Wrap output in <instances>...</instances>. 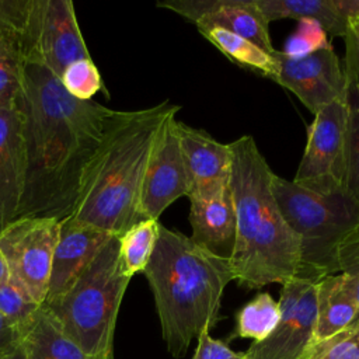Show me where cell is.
I'll return each mask as SVG.
<instances>
[{
  "label": "cell",
  "instance_id": "1f68e13d",
  "mask_svg": "<svg viewBox=\"0 0 359 359\" xmlns=\"http://www.w3.org/2000/svg\"><path fill=\"white\" fill-rule=\"evenodd\" d=\"M345 41V60L344 72L351 90L359 84V15L348 18Z\"/></svg>",
  "mask_w": 359,
  "mask_h": 359
},
{
  "label": "cell",
  "instance_id": "52a82bcc",
  "mask_svg": "<svg viewBox=\"0 0 359 359\" xmlns=\"http://www.w3.org/2000/svg\"><path fill=\"white\" fill-rule=\"evenodd\" d=\"M352 104L335 101L321 108L307 128L303 157L292 180L320 195L345 192Z\"/></svg>",
  "mask_w": 359,
  "mask_h": 359
},
{
  "label": "cell",
  "instance_id": "f1b7e54d",
  "mask_svg": "<svg viewBox=\"0 0 359 359\" xmlns=\"http://www.w3.org/2000/svg\"><path fill=\"white\" fill-rule=\"evenodd\" d=\"M339 273L348 276L352 282L359 302V223L346 234L338 247ZM351 327H359V311Z\"/></svg>",
  "mask_w": 359,
  "mask_h": 359
},
{
  "label": "cell",
  "instance_id": "5b68a950",
  "mask_svg": "<svg viewBox=\"0 0 359 359\" xmlns=\"http://www.w3.org/2000/svg\"><path fill=\"white\" fill-rule=\"evenodd\" d=\"M129 280L119 237L112 234L72 286L45 306L90 359H114L115 325Z\"/></svg>",
  "mask_w": 359,
  "mask_h": 359
},
{
  "label": "cell",
  "instance_id": "44dd1931",
  "mask_svg": "<svg viewBox=\"0 0 359 359\" xmlns=\"http://www.w3.org/2000/svg\"><path fill=\"white\" fill-rule=\"evenodd\" d=\"M198 31L231 60L257 70L271 80L273 79L276 73V62L273 55L264 52L252 42L222 28H202Z\"/></svg>",
  "mask_w": 359,
  "mask_h": 359
},
{
  "label": "cell",
  "instance_id": "ac0fdd59",
  "mask_svg": "<svg viewBox=\"0 0 359 359\" xmlns=\"http://www.w3.org/2000/svg\"><path fill=\"white\" fill-rule=\"evenodd\" d=\"M316 339L349 328L356 320L359 302L348 276L334 273L316 282Z\"/></svg>",
  "mask_w": 359,
  "mask_h": 359
},
{
  "label": "cell",
  "instance_id": "9c48e42d",
  "mask_svg": "<svg viewBox=\"0 0 359 359\" xmlns=\"http://www.w3.org/2000/svg\"><path fill=\"white\" fill-rule=\"evenodd\" d=\"M59 222L43 217H20L0 233V250L10 276L43 304L48 296L52 258Z\"/></svg>",
  "mask_w": 359,
  "mask_h": 359
},
{
  "label": "cell",
  "instance_id": "277c9868",
  "mask_svg": "<svg viewBox=\"0 0 359 359\" xmlns=\"http://www.w3.org/2000/svg\"><path fill=\"white\" fill-rule=\"evenodd\" d=\"M143 273L154 297L167 351L181 358L195 338L217 323L223 292L234 280L230 264L191 237L161 224Z\"/></svg>",
  "mask_w": 359,
  "mask_h": 359
},
{
  "label": "cell",
  "instance_id": "cb8c5ba5",
  "mask_svg": "<svg viewBox=\"0 0 359 359\" xmlns=\"http://www.w3.org/2000/svg\"><path fill=\"white\" fill-rule=\"evenodd\" d=\"M22 70L20 38L0 31V108L17 105L22 88Z\"/></svg>",
  "mask_w": 359,
  "mask_h": 359
},
{
  "label": "cell",
  "instance_id": "4fadbf2b",
  "mask_svg": "<svg viewBox=\"0 0 359 359\" xmlns=\"http://www.w3.org/2000/svg\"><path fill=\"white\" fill-rule=\"evenodd\" d=\"M191 238L206 251L230 259L236 241V212L229 181L201 185L188 194Z\"/></svg>",
  "mask_w": 359,
  "mask_h": 359
},
{
  "label": "cell",
  "instance_id": "4dcf8cb0",
  "mask_svg": "<svg viewBox=\"0 0 359 359\" xmlns=\"http://www.w3.org/2000/svg\"><path fill=\"white\" fill-rule=\"evenodd\" d=\"M32 0H0V31L21 39L24 35Z\"/></svg>",
  "mask_w": 359,
  "mask_h": 359
},
{
  "label": "cell",
  "instance_id": "7402d4cb",
  "mask_svg": "<svg viewBox=\"0 0 359 359\" xmlns=\"http://www.w3.org/2000/svg\"><path fill=\"white\" fill-rule=\"evenodd\" d=\"M279 318V303L269 293L261 292L237 311L231 338H248L261 342L271 335Z\"/></svg>",
  "mask_w": 359,
  "mask_h": 359
},
{
  "label": "cell",
  "instance_id": "8fae6325",
  "mask_svg": "<svg viewBox=\"0 0 359 359\" xmlns=\"http://www.w3.org/2000/svg\"><path fill=\"white\" fill-rule=\"evenodd\" d=\"M280 318L275 330L245 351L248 359H302L316 339V283L290 279L282 285L278 300Z\"/></svg>",
  "mask_w": 359,
  "mask_h": 359
},
{
  "label": "cell",
  "instance_id": "e0dca14e",
  "mask_svg": "<svg viewBox=\"0 0 359 359\" xmlns=\"http://www.w3.org/2000/svg\"><path fill=\"white\" fill-rule=\"evenodd\" d=\"M268 22L282 18L314 20L327 35L342 36L348 18L359 15V0H255Z\"/></svg>",
  "mask_w": 359,
  "mask_h": 359
},
{
  "label": "cell",
  "instance_id": "2e32d148",
  "mask_svg": "<svg viewBox=\"0 0 359 359\" xmlns=\"http://www.w3.org/2000/svg\"><path fill=\"white\" fill-rule=\"evenodd\" d=\"M180 146L189 178V192L201 185L229 181L231 151L230 146L217 142L205 130L177 121Z\"/></svg>",
  "mask_w": 359,
  "mask_h": 359
},
{
  "label": "cell",
  "instance_id": "484cf974",
  "mask_svg": "<svg viewBox=\"0 0 359 359\" xmlns=\"http://www.w3.org/2000/svg\"><path fill=\"white\" fill-rule=\"evenodd\" d=\"M63 88L74 98L90 101L98 91L107 94L98 67L91 57L70 63L59 77Z\"/></svg>",
  "mask_w": 359,
  "mask_h": 359
},
{
  "label": "cell",
  "instance_id": "d590c367",
  "mask_svg": "<svg viewBox=\"0 0 359 359\" xmlns=\"http://www.w3.org/2000/svg\"><path fill=\"white\" fill-rule=\"evenodd\" d=\"M7 359H22V353H21V349L18 348L13 355H10Z\"/></svg>",
  "mask_w": 359,
  "mask_h": 359
},
{
  "label": "cell",
  "instance_id": "836d02e7",
  "mask_svg": "<svg viewBox=\"0 0 359 359\" xmlns=\"http://www.w3.org/2000/svg\"><path fill=\"white\" fill-rule=\"evenodd\" d=\"M21 332L0 314V358H8L20 348Z\"/></svg>",
  "mask_w": 359,
  "mask_h": 359
},
{
  "label": "cell",
  "instance_id": "f546056e",
  "mask_svg": "<svg viewBox=\"0 0 359 359\" xmlns=\"http://www.w3.org/2000/svg\"><path fill=\"white\" fill-rule=\"evenodd\" d=\"M345 192L359 203V112L353 107L349 118Z\"/></svg>",
  "mask_w": 359,
  "mask_h": 359
},
{
  "label": "cell",
  "instance_id": "6da1fadb",
  "mask_svg": "<svg viewBox=\"0 0 359 359\" xmlns=\"http://www.w3.org/2000/svg\"><path fill=\"white\" fill-rule=\"evenodd\" d=\"M25 181L20 217L57 222L73 215L83 175L114 109L72 97L43 65L24 59Z\"/></svg>",
  "mask_w": 359,
  "mask_h": 359
},
{
  "label": "cell",
  "instance_id": "d6a6232c",
  "mask_svg": "<svg viewBox=\"0 0 359 359\" xmlns=\"http://www.w3.org/2000/svg\"><path fill=\"white\" fill-rule=\"evenodd\" d=\"M196 342L192 359H248L245 352L233 351L224 341L213 338L209 331L202 332Z\"/></svg>",
  "mask_w": 359,
  "mask_h": 359
},
{
  "label": "cell",
  "instance_id": "603a6c76",
  "mask_svg": "<svg viewBox=\"0 0 359 359\" xmlns=\"http://www.w3.org/2000/svg\"><path fill=\"white\" fill-rule=\"evenodd\" d=\"M158 220L144 219L128 229L119 237V258L123 271L132 278L144 271L154 251L158 231Z\"/></svg>",
  "mask_w": 359,
  "mask_h": 359
},
{
  "label": "cell",
  "instance_id": "5bb4252c",
  "mask_svg": "<svg viewBox=\"0 0 359 359\" xmlns=\"http://www.w3.org/2000/svg\"><path fill=\"white\" fill-rule=\"evenodd\" d=\"M112 234L69 216L59 222L48 296L43 304L62 296L93 262Z\"/></svg>",
  "mask_w": 359,
  "mask_h": 359
},
{
  "label": "cell",
  "instance_id": "3957f363",
  "mask_svg": "<svg viewBox=\"0 0 359 359\" xmlns=\"http://www.w3.org/2000/svg\"><path fill=\"white\" fill-rule=\"evenodd\" d=\"M229 146L236 212V241L229 259L233 278L245 289L283 285L297 276L300 244L275 198V172L252 136L244 135Z\"/></svg>",
  "mask_w": 359,
  "mask_h": 359
},
{
  "label": "cell",
  "instance_id": "7a4b0ae2",
  "mask_svg": "<svg viewBox=\"0 0 359 359\" xmlns=\"http://www.w3.org/2000/svg\"><path fill=\"white\" fill-rule=\"evenodd\" d=\"M180 105L163 101L137 111H112L101 144L86 168L73 217L122 236L143 220L144 174L165 125Z\"/></svg>",
  "mask_w": 359,
  "mask_h": 359
},
{
  "label": "cell",
  "instance_id": "30bf717a",
  "mask_svg": "<svg viewBox=\"0 0 359 359\" xmlns=\"http://www.w3.org/2000/svg\"><path fill=\"white\" fill-rule=\"evenodd\" d=\"M273 57L276 73L272 80L292 91L314 115L335 101L349 100L351 87L332 46L302 57L275 50Z\"/></svg>",
  "mask_w": 359,
  "mask_h": 359
},
{
  "label": "cell",
  "instance_id": "ba28073f",
  "mask_svg": "<svg viewBox=\"0 0 359 359\" xmlns=\"http://www.w3.org/2000/svg\"><path fill=\"white\" fill-rule=\"evenodd\" d=\"M20 42L24 59L43 65L57 77L70 63L91 57L70 0H32Z\"/></svg>",
  "mask_w": 359,
  "mask_h": 359
},
{
  "label": "cell",
  "instance_id": "83f0119b",
  "mask_svg": "<svg viewBox=\"0 0 359 359\" xmlns=\"http://www.w3.org/2000/svg\"><path fill=\"white\" fill-rule=\"evenodd\" d=\"M297 28L287 38L285 49L282 50L285 55L290 57H302L331 46L327 32L317 21L303 18L297 20Z\"/></svg>",
  "mask_w": 359,
  "mask_h": 359
},
{
  "label": "cell",
  "instance_id": "e575fe53",
  "mask_svg": "<svg viewBox=\"0 0 359 359\" xmlns=\"http://www.w3.org/2000/svg\"><path fill=\"white\" fill-rule=\"evenodd\" d=\"M8 279H10V271H8L7 262L4 259V255L0 250V289L8 282Z\"/></svg>",
  "mask_w": 359,
  "mask_h": 359
},
{
  "label": "cell",
  "instance_id": "8d00e7d4",
  "mask_svg": "<svg viewBox=\"0 0 359 359\" xmlns=\"http://www.w3.org/2000/svg\"><path fill=\"white\" fill-rule=\"evenodd\" d=\"M353 90H356V93H358V105H356V107H353V108H355V109L359 112V84H358V86H356Z\"/></svg>",
  "mask_w": 359,
  "mask_h": 359
},
{
  "label": "cell",
  "instance_id": "ffe728a7",
  "mask_svg": "<svg viewBox=\"0 0 359 359\" xmlns=\"http://www.w3.org/2000/svg\"><path fill=\"white\" fill-rule=\"evenodd\" d=\"M195 25L196 29H226L252 42L269 55L276 50L271 42L269 22L257 7L255 0H222V4L213 13L205 15Z\"/></svg>",
  "mask_w": 359,
  "mask_h": 359
},
{
  "label": "cell",
  "instance_id": "4316f807",
  "mask_svg": "<svg viewBox=\"0 0 359 359\" xmlns=\"http://www.w3.org/2000/svg\"><path fill=\"white\" fill-rule=\"evenodd\" d=\"M302 359H359V327H349L328 338L314 339Z\"/></svg>",
  "mask_w": 359,
  "mask_h": 359
},
{
  "label": "cell",
  "instance_id": "7c38bea8",
  "mask_svg": "<svg viewBox=\"0 0 359 359\" xmlns=\"http://www.w3.org/2000/svg\"><path fill=\"white\" fill-rule=\"evenodd\" d=\"M175 123V116L168 121L147 165L139 206L143 220H158L172 202L189 194L191 184Z\"/></svg>",
  "mask_w": 359,
  "mask_h": 359
},
{
  "label": "cell",
  "instance_id": "d6986e66",
  "mask_svg": "<svg viewBox=\"0 0 359 359\" xmlns=\"http://www.w3.org/2000/svg\"><path fill=\"white\" fill-rule=\"evenodd\" d=\"M20 349L22 359H90L66 335L45 304L21 331Z\"/></svg>",
  "mask_w": 359,
  "mask_h": 359
},
{
  "label": "cell",
  "instance_id": "8992f818",
  "mask_svg": "<svg viewBox=\"0 0 359 359\" xmlns=\"http://www.w3.org/2000/svg\"><path fill=\"white\" fill-rule=\"evenodd\" d=\"M273 194L279 209L297 236V279L318 282L339 273L338 247L359 223V203L346 192L320 195L275 174Z\"/></svg>",
  "mask_w": 359,
  "mask_h": 359
},
{
  "label": "cell",
  "instance_id": "9a60e30c",
  "mask_svg": "<svg viewBox=\"0 0 359 359\" xmlns=\"http://www.w3.org/2000/svg\"><path fill=\"white\" fill-rule=\"evenodd\" d=\"M24 181V116L17 104L0 108V233L20 216Z\"/></svg>",
  "mask_w": 359,
  "mask_h": 359
},
{
  "label": "cell",
  "instance_id": "d4e9b609",
  "mask_svg": "<svg viewBox=\"0 0 359 359\" xmlns=\"http://www.w3.org/2000/svg\"><path fill=\"white\" fill-rule=\"evenodd\" d=\"M42 304L14 278L0 289V314L20 332L31 323Z\"/></svg>",
  "mask_w": 359,
  "mask_h": 359
},
{
  "label": "cell",
  "instance_id": "74e56055",
  "mask_svg": "<svg viewBox=\"0 0 359 359\" xmlns=\"http://www.w3.org/2000/svg\"><path fill=\"white\" fill-rule=\"evenodd\" d=\"M0 359H7V358H0Z\"/></svg>",
  "mask_w": 359,
  "mask_h": 359
}]
</instances>
